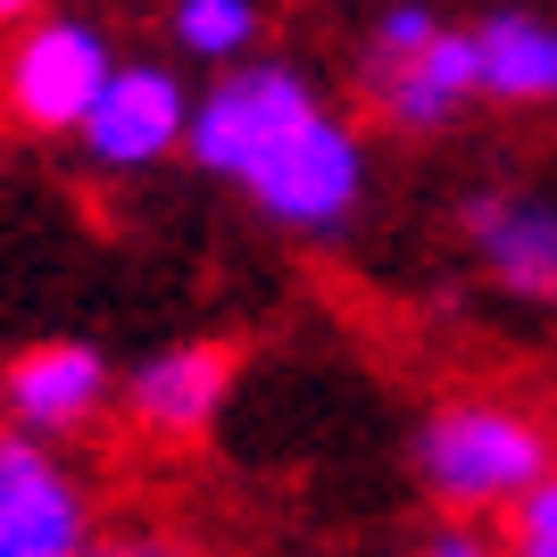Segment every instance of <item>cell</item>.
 <instances>
[{
    "label": "cell",
    "instance_id": "1",
    "mask_svg": "<svg viewBox=\"0 0 557 557\" xmlns=\"http://www.w3.org/2000/svg\"><path fill=\"white\" fill-rule=\"evenodd\" d=\"M184 159L209 184L242 191L275 233H300V242L349 233L358 209H367V184H374L358 116L308 67L267 59V50L242 59V67H216L191 92Z\"/></svg>",
    "mask_w": 557,
    "mask_h": 557
},
{
    "label": "cell",
    "instance_id": "2",
    "mask_svg": "<svg viewBox=\"0 0 557 557\" xmlns=\"http://www.w3.org/2000/svg\"><path fill=\"white\" fill-rule=\"evenodd\" d=\"M408 466L442 516L499 524L557 466V424L516 392H442L408 433Z\"/></svg>",
    "mask_w": 557,
    "mask_h": 557
},
{
    "label": "cell",
    "instance_id": "3",
    "mask_svg": "<svg viewBox=\"0 0 557 557\" xmlns=\"http://www.w3.org/2000/svg\"><path fill=\"white\" fill-rule=\"evenodd\" d=\"M349 84H358V109L392 141H442L483 109L474 34H466V17H449L442 0H383L358 25Z\"/></svg>",
    "mask_w": 557,
    "mask_h": 557
},
{
    "label": "cell",
    "instance_id": "4",
    "mask_svg": "<svg viewBox=\"0 0 557 557\" xmlns=\"http://www.w3.org/2000/svg\"><path fill=\"white\" fill-rule=\"evenodd\" d=\"M109 75H116L109 25L75 17V9H42L0 50V116L34 141H75V125L109 92Z\"/></svg>",
    "mask_w": 557,
    "mask_h": 557
},
{
    "label": "cell",
    "instance_id": "5",
    "mask_svg": "<svg viewBox=\"0 0 557 557\" xmlns=\"http://www.w3.org/2000/svg\"><path fill=\"white\" fill-rule=\"evenodd\" d=\"M100 533V491L67 442L0 424V557H92Z\"/></svg>",
    "mask_w": 557,
    "mask_h": 557
},
{
    "label": "cell",
    "instance_id": "6",
    "mask_svg": "<svg viewBox=\"0 0 557 557\" xmlns=\"http://www.w3.org/2000/svg\"><path fill=\"white\" fill-rule=\"evenodd\" d=\"M191 92H200V84H184L175 59H116L109 92L75 125L84 166H92L100 184H141V175H159L166 159H184Z\"/></svg>",
    "mask_w": 557,
    "mask_h": 557
},
{
    "label": "cell",
    "instance_id": "7",
    "mask_svg": "<svg viewBox=\"0 0 557 557\" xmlns=\"http://www.w3.org/2000/svg\"><path fill=\"white\" fill-rule=\"evenodd\" d=\"M233 383H242L233 342H159L134 367H116V417L150 449H191L233 408Z\"/></svg>",
    "mask_w": 557,
    "mask_h": 557
},
{
    "label": "cell",
    "instance_id": "8",
    "mask_svg": "<svg viewBox=\"0 0 557 557\" xmlns=\"http://www.w3.org/2000/svg\"><path fill=\"white\" fill-rule=\"evenodd\" d=\"M458 250L508 308L557 317V200L533 184H474L458 200Z\"/></svg>",
    "mask_w": 557,
    "mask_h": 557
},
{
    "label": "cell",
    "instance_id": "9",
    "mask_svg": "<svg viewBox=\"0 0 557 557\" xmlns=\"http://www.w3.org/2000/svg\"><path fill=\"white\" fill-rule=\"evenodd\" d=\"M100 417H116V367L100 342H25L0 367V424L42 433V442H84Z\"/></svg>",
    "mask_w": 557,
    "mask_h": 557
},
{
    "label": "cell",
    "instance_id": "10",
    "mask_svg": "<svg viewBox=\"0 0 557 557\" xmlns=\"http://www.w3.org/2000/svg\"><path fill=\"white\" fill-rule=\"evenodd\" d=\"M474 34V75H483V109H524L557 116V9L541 0H491Z\"/></svg>",
    "mask_w": 557,
    "mask_h": 557
},
{
    "label": "cell",
    "instance_id": "11",
    "mask_svg": "<svg viewBox=\"0 0 557 557\" xmlns=\"http://www.w3.org/2000/svg\"><path fill=\"white\" fill-rule=\"evenodd\" d=\"M159 34L175 42V59H191V67H209V75L242 67L267 42V0H166Z\"/></svg>",
    "mask_w": 557,
    "mask_h": 557
},
{
    "label": "cell",
    "instance_id": "12",
    "mask_svg": "<svg viewBox=\"0 0 557 557\" xmlns=\"http://www.w3.org/2000/svg\"><path fill=\"white\" fill-rule=\"evenodd\" d=\"M499 549L508 557H557V466L499 516Z\"/></svg>",
    "mask_w": 557,
    "mask_h": 557
},
{
    "label": "cell",
    "instance_id": "13",
    "mask_svg": "<svg viewBox=\"0 0 557 557\" xmlns=\"http://www.w3.org/2000/svg\"><path fill=\"white\" fill-rule=\"evenodd\" d=\"M424 557H508L499 549V524H474V516H442L424 533Z\"/></svg>",
    "mask_w": 557,
    "mask_h": 557
},
{
    "label": "cell",
    "instance_id": "14",
    "mask_svg": "<svg viewBox=\"0 0 557 557\" xmlns=\"http://www.w3.org/2000/svg\"><path fill=\"white\" fill-rule=\"evenodd\" d=\"M92 557H184V541L166 533V524H109Z\"/></svg>",
    "mask_w": 557,
    "mask_h": 557
},
{
    "label": "cell",
    "instance_id": "15",
    "mask_svg": "<svg viewBox=\"0 0 557 557\" xmlns=\"http://www.w3.org/2000/svg\"><path fill=\"white\" fill-rule=\"evenodd\" d=\"M50 0H0V34H17V25H34Z\"/></svg>",
    "mask_w": 557,
    "mask_h": 557
}]
</instances>
